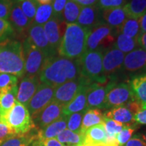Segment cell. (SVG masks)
<instances>
[{"label": "cell", "instance_id": "e575fe53", "mask_svg": "<svg viewBox=\"0 0 146 146\" xmlns=\"http://www.w3.org/2000/svg\"><path fill=\"white\" fill-rule=\"evenodd\" d=\"M137 125L135 123L133 125H125L122 129V131L118 133L116 136V140H117L119 146H124L128 141L131 139L133 133L137 129Z\"/></svg>", "mask_w": 146, "mask_h": 146}, {"label": "cell", "instance_id": "d4e9b609", "mask_svg": "<svg viewBox=\"0 0 146 146\" xmlns=\"http://www.w3.org/2000/svg\"><path fill=\"white\" fill-rule=\"evenodd\" d=\"M130 85L136 99L141 106L142 110H146V73L134 76Z\"/></svg>", "mask_w": 146, "mask_h": 146}, {"label": "cell", "instance_id": "52a82bcc", "mask_svg": "<svg viewBox=\"0 0 146 146\" xmlns=\"http://www.w3.org/2000/svg\"><path fill=\"white\" fill-rule=\"evenodd\" d=\"M22 43L25 61V75H39L47 58L27 36Z\"/></svg>", "mask_w": 146, "mask_h": 146}, {"label": "cell", "instance_id": "7dc6e473", "mask_svg": "<svg viewBox=\"0 0 146 146\" xmlns=\"http://www.w3.org/2000/svg\"><path fill=\"white\" fill-rule=\"evenodd\" d=\"M43 146H65L64 144L58 141L56 138L48 139L41 141Z\"/></svg>", "mask_w": 146, "mask_h": 146}, {"label": "cell", "instance_id": "ee69618b", "mask_svg": "<svg viewBox=\"0 0 146 146\" xmlns=\"http://www.w3.org/2000/svg\"><path fill=\"white\" fill-rule=\"evenodd\" d=\"M67 1L68 0H54L52 3L53 16L63 19V10Z\"/></svg>", "mask_w": 146, "mask_h": 146}, {"label": "cell", "instance_id": "f6af8a7d", "mask_svg": "<svg viewBox=\"0 0 146 146\" xmlns=\"http://www.w3.org/2000/svg\"><path fill=\"white\" fill-rule=\"evenodd\" d=\"M124 146H146V142L139 136L135 135Z\"/></svg>", "mask_w": 146, "mask_h": 146}, {"label": "cell", "instance_id": "680465c9", "mask_svg": "<svg viewBox=\"0 0 146 146\" xmlns=\"http://www.w3.org/2000/svg\"><path fill=\"white\" fill-rule=\"evenodd\" d=\"M65 146H74V145H65Z\"/></svg>", "mask_w": 146, "mask_h": 146}, {"label": "cell", "instance_id": "db71d44e", "mask_svg": "<svg viewBox=\"0 0 146 146\" xmlns=\"http://www.w3.org/2000/svg\"><path fill=\"white\" fill-rule=\"evenodd\" d=\"M137 136L141 138L143 140V141H145L146 142V131H145V133H140V134L137 135Z\"/></svg>", "mask_w": 146, "mask_h": 146}, {"label": "cell", "instance_id": "f35d334b", "mask_svg": "<svg viewBox=\"0 0 146 146\" xmlns=\"http://www.w3.org/2000/svg\"><path fill=\"white\" fill-rule=\"evenodd\" d=\"M18 77L13 74L0 72V91L8 90L18 86Z\"/></svg>", "mask_w": 146, "mask_h": 146}, {"label": "cell", "instance_id": "ba28073f", "mask_svg": "<svg viewBox=\"0 0 146 146\" xmlns=\"http://www.w3.org/2000/svg\"><path fill=\"white\" fill-rule=\"evenodd\" d=\"M92 83L87 78L80 76L76 79L67 81L55 88L54 100L64 107L72 101L85 85Z\"/></svg>", "mask_w": 146, "mask_h": 146}, {"label": "cell", "instance_id": "f5cc1de1", "mask_svg": "<svg viewBox=\"0 0 146 146\" xmlns=\"http://www.w3.org/2000/svg\"><path fill=\"white\" fill-rule=\"evenodd\" d=\"M31 146H43V145H42L41 141H39V140H37V139H35L33 142Z\"/></svg>", "mask_w": 146, "mask_h": 146}, {"label": "cell", "instance_id": "7bdbcfd3", "mask_svg": "<svg viewBox=\"0 0 146 146\" xmlns=\"http://www.w3.org/2000/svg\"><path fill=\"white\" fill-rule=\"evenodd\" d=\"M14 135H16V134L10 127L6 124L0 122V144Z\"/></svg>", "mask_w": 146, "mask_h": 146}, {"label": "cell", "instance_id": "bcb514c9", "mask_svg": "<svg viewBox=\"0 0 146 146\" xmlns=\"http://www.w3.org/2000/svg\"><path fill=\"white\" fill-rule=\"evenodd\" d=\"M134 120L137 124L146 125V110H141L135 114Z\"/></svg>", "mask_w": 146, "mask_h": 146}, {"label": "cell", "instance_id": "ac0fdd59", "mask_svg": "<svg viewBox=\"0 0 146 146\" xmlns=\"http://www.w3.org/2000/svg\"><path fill=\"white\" fill-rule=\"evenodd\" d=\"M8 20L15 33L20 35H26L27 30L32 23L23 13L18 2L14 3Z\"/></svg>", "mask_w": 146, "mask_h": 146}, {"label": "cell", "instance_id": "f907efd6", "mask_svg": "<svg viewBox=\"0 0 146 146\" xmlns=\"http://www.w3.org/2000/svg\"><path fill=\"white\" fill-rule=\"evenodd\" d=\"M141 33H146V13L139 19Z\"/></svg>", "mask_w": 146, "mask_h": 146}, {"label": "cell", "instance_id": "603a6c76", "mask_svg": "<svg viewBox=\"0 0 146 146\" xmlns=\"http://www.w3.org/2000/svg\"><path fill=\"white\" fill-rule=\"evenodd\" d=\"M127 16L123 7L102 10V18L107 25L116 29L119 33V29L127 19Z\"/></svg>", "mask_w": 146, "mask_h": 146}, {"label": "cell", "instance_id": "1f68e13d", "mask_svg": "<svg viewBox=\"0 0 146 146\" xmlns=\"http://www.w3.org/2000/svg\"><path fill=\"white\" fill-rule=\"evenodd\" d=\"M32 131L27 134L16 135L12 137L0 144V146H29L36 138V134Z\"/></svg>", "mask_w": 146, "mask_h": 146}, {"label": "cell", "instance_id": "484cf974", "mask_svg": "<svg viewBox=\"0 0 146 146\" xmlns=\"http://www.w3.org/2000/svg\"><path fill=\"white\" fill-rule=\"evenodd\" d=\"M18 87L16 86L8 90L0 91V120L15 104Z\"/></svg>", "mask_w": 146, "mask_h": 146}, {"label": "cell", "instance_id": "9a60e30c", "mask_svg": "<svg viewBox=\"0 0 146 146\" xmlns=\"http://www.w3.org/2000/svg\"><path fill=\"white\" fill-rule=\"evenodd\" d=\"M125 56L123 52L114 47L106 48L102 60L104 72L106 75L110 76L121 70Z\"/></svg>", "mask_w": 146, "mask_h": 146}, {"label": "cell", "instance_id": "c3c4849f", "mask_svg": "<svg viewBox=\"0 0 146 146\" xmlns=\"http://www.w3.org/2000/svg\"><path fill=\"white\" fill-rule=\"evenodd\" d=\"M73 1H75L82 7H85L96 5L98 0H73Z\"/></svg>", "mask_w": 146, "mask_h": 146}, {"label": "cell", "instance_id": "6da1fadb", "mask_svg": "<svg viewBox=\"0 0 146 146\" xmlns=\"http://www.w3.org/2000/svg\"><path fill=\"white\" fill-rule=\"evenodd\" d=\"M41 83L54 88L66 82L80 76L77 60H71L62 56L47 58L39 73Z\"/></svg>", "mask_w": 146, "mask_h": 146}, {"label": "cell", "instance_id": "83f0119b", "mask_svg": "<svg viewBox=\"0 0 146 146\" xmlns=\"http://www.w3.org/2000/svg\"><path fill=\"white\" fill-rule=\"evenodd\" d=\"M123 9L128 18L139 19L146 13V0H131Z\"/></svg>", "mask_w": 146, "mask_h": 146}, {"label": "cell", "instance_id": "11a10c76", "mask_svg": "<svg viewBox=\"0 0 146 146\" xmlns=\"http://www.w3.org/2000/svg\"><path fill=\"white\" fill-rule=\"evenodd\" d=\"M14 1H16V2H21V1H23L24 0H14Z\"/></svg>", "mask_w": 146, "mask_h": 146}, {"label": "cell", "instance_id": "f546056e", "mask_svg": "<svg viewBox=\"0 0 146 146\" xmlns=\"http://www.w3.org/2000/svg\"><path fill=\"white\" fill-rule=\"evenodd\" d=\"M83 7L73 0H68L64 8L62 18L66 24L75 23Z\"/></svg>", "mask_w": 146, "mask_h": 146}, {"label": "cell", "instance_id": "816d5d0a", "mask_svg": "<svg viewBox=\"0 0 146 146\" xmlns=\"http://www.w3.org/2000/svg\"><path fill=\"white\" fill-rule=\"evenodd\" d=\"M36 1H37V2L39 3V5H43L52 3L54 2V0H36Z\"/></svg>", "mask_w": 146, "mask_h": 146}, {"label": "cell", "instance_id": "8d00e7d4", "mask_svg": "<svg viewBox=\"0 0 146 146\" xmlns=\"http://www.w3.org/2000/svg\"><path fill=\"white\" fill-rule=\"evenodd\" d=\"M18 3L23 13L33 23L35 16L36 9L39 5L37 1L36 0H24Z\"/></svg>", "mask_w": 146, "mask_h": 146}, {"label": "cell", "instance_id": "4dcf8cb0", "mask_svg": "<svg viewBox=\"0 0 146 146\" xmlns=\"http://www.w3.org/2000/svg\"><path fill=\"white\" fill-rule=\"evenodd\" d=\"M138 45L137 39H133L125 35L119 33L116 41L113 43L112 47L121 51L124 54H129L137 49Z\"/></svg>", "mask_w": 146, "mask_h": 146}, {"label": "cell", "instance_id": "cb8c5ba5", "mask_svg": "<svg viewBox=\"0 0 146 146\" xmlns=\"http://www.w3.org/2000/svg\"><path fill=\"white\" fill-rule=\"evenodd\" d=\"M104 116L123 125H133L136 123L134 120V114L125 106L113 108L105 113Z\"/></svg>", "mask_w": 146, "mask_h": 146}, {"label": "cell", "instance_id": "277c9868", "mask_svg": "<svg viewBox=\"0 0 146 146\" xmlns=\"http://www.w3.org/2000/svg\"><path fill=\"white\" fill-rule=\"evenodd\" d=\"M106 48L98 47L94 51L86 52L77 59L80 76L87 78L91 83H106L109 79L104 72L103 55Z\"/></svg>", "mask_w": 146, "mask_h": 146}, {"label": "cell", "instance_id": "ab89813d", "mask_svg": "<svg viewBox=\"0 0 146 146\" xmlns=\"http://www.w3.org/2000/svg\"><path fill=\"white\" fill-rule=\"evenodd\" d=\"M14 34V29L9 21L0 18V42L11 39Z\"/></svg>", "mask_w": 146, "mask_h": 146}, {"label": "cell", "instance_id": "9c48e42d", "mask_svg": "<svg viewBox=\"0 0 146 146\" xmlns=\"http://www.w3.org/2000/svg\"><path fill=\"white\" fill-rule=\"evenodd\" d=\"M135 100L137 99L130 84L116 83L108 92L106 99V109L125 106Z\"/></svg>", "mask_w": 146, "mask_h": 146}, {"label": "cell", "instance_id": "4fadbf2b", "mask_svg": "<svg viewBox=\"0 0 146 146\" xmlns=\"http://www.w3.org/2000/svg\"><path fill=\"white\" fill-rule=\"evenodd\" d=\"M66 27L67 24L64 21L62 18L54 16L43 25L45 33L49 43L52 48L57 52Z\"/></svg>", "mask_w": 146, "mask_h": 146}, {"label": "cell", "instance_id": "5b68a950", "mask_svg": "<svg viewBox=\"0 0 146 146\" xmlns=\"http://www.w3.org/2000/svg\"><path fill=\"white\" fill-rule=\"evenodd\" d=\"M0 122L6 124L16 135L27 134L36 129L27 108L17 101Z\"/></svg>", "mask_w": 146, "mask_h": 146}, {"label": "cell", "instance_id": "30bf717a", "mask_svg": "<svg viewBox=\"0 0 146 146\" xmlns=\"http://www.w3.org/2000/svg\"><path fill=\"white\" fill-rule=\"evenodd\" d=\"M115 84L114 78H111L106 86L100 83H91L87 91V109H106L107 94Z\"/></svg>", "mask_w": 146, "mask_h": 146}, {"label": "cell", "instance_id": "6f0895ef", "mask_svg": "<svg viewBox=\"0 0 146 146\" xmlns=\"http://www.w3.org/2000/svg\"><path fill=\"white\" fill-rule=\"evenodd\" d=\"M98 146H105V145H98Z\"/></svg>", "mask_w": 146, "mask_h": 146}, {"label": "cell", "instance_id": "d590c367", "mask_svg": "<svg viewBox=\"0 0 146 146\" xmlns=\"http://www.w3.org/2000/svg\"><path fill=\"white\" fill-rule=\"evenodd\" d=\"M87 110L82 112L73 113L68 116V123H67V129L75 133H81L82 120L84 114Z\"/></svg>", "mask_w": 146, "mask_h": 146}, {"label": "cell", "instance_id": "d6a6232c", "mask_svg": "<svg viewBox=\"0 0 146 146\" xmlns=\"http://www.w3.org/2000/svg\"><path fill=\"white\" fill-rule=\"evenodd\" d=\"M119 33L125 35L133 39H137L139 35L141 33L139 20L127 18L119 29Z\"/></svg>", "mask_w": 146, "mask_h": 146}, {"label": "cell", "instance_id": "8fae6325", "mask_svg": "<svg viewBox=\"0 0 146 146\" xmlns=\"http://www.w3.org/2000/svg\"><path fill=\"white\" fill-rule=\"evenodd\" d=\"M54 87L41 83L35 94L27 106L31 117L37 114L54 100Z\"/></svg>", "mask_w": 146, "mask_h": 146}, {"label": "cell", "instance_id": "f1b7e54d", "mask_svg": "<svg viewBox=\"0 0 146 146\" xmlns=\"http://www.w3.org/2000/svg\"><path fill=\"white\" fill-rule=\"evenodd\" d=\"M58 141L64 145L81 146L85 143L84 135L80 133H75L66 129L56 137Z\"/></svg>", "mask_w": 146, "mask_h": 146}, {"label": "cell", "instance_id": "b9f144b4", "mask_svg": "<svg viewBox=\"0 0 146 146\" xmlns=\"http://www.w3.org/2000/svg\"><path fill=\"white\" fill-rule=\"evenodd\" d=\"M16 1L14 0H0V18L8 21L12 6Z\"/></svg>", "mask_w": 146, "mask_h": 146}, {"label": "cell", "instance_id": "7402d4cb", "mask_svg": "<svg viewBox=\"0 0 146 146\" xmlns=\"http://www.w3.org/2000/svg\"><path fill=\"white\" fill-rule=\"evenodd\" d=\"M89 85L82 87L75 98L63 108L64 114L70 116L73 113L87 110V91Z\"/></svg>", "mask_w": 146, "mask_h": 146}, {"label": "cell", "instance_id": "60d3db41", "mask_svg": "<svg viewBox=\"0 0 146 146\" xmlns=\"http://www.w3.org/2000/svg\"><path fill=\"white\" fill-rule=\"evenodd\" d=\"M125 3V0H98L96 5L101 10H104L122 7Z\"/></svg>", "mask_w": 146, "mask_h": 146}, {"label": "cell", "instance_id": "681fc988", "mask_svg": "<svg viewBox=\"0 0 146 146\" xmlns=\"http://www.w3.org/2000/svg\"><path fill=\"white\" fill-rule=\"evenodd\" d=\"M139 45L146 52V33H141L137 38Z\"/></svg>", "mask_w": 146, "mask_h": 146}, {"label": "cell", "instance_id": "44dd1931", "mask_svg": "<svg viewBox=\"0 0 146 146\" xmlns=\"http://www.w3.org/2000/svg\"><path fill=\"white\" fill-rule=\"evenodd\" d=\"M85 144L92 146L105 145L107 142L108 135L103 124L90 127L84 133Z\"/></svg>", "mask_w": 146, "mask_h": 146}, {"label": "cell", "instance_id": "d6986e66", "mask_svg": "<svg viewBox=\"0 0 146 146\" xmlns=\"http://www.w3.org/2000/svg\"><path fill=\"white\" fill-rule=\"evenodd\" d=\"M146 68V52L143 49H135L126 55L122 70L136 72Z\"/></svg>", "mask_w": 146, "mask_h": 146}, {"label": "cell", "instance_id": "7a4b0ae2", "mask_svg": "<svg viewBox=\"0 0 146 146\" xmlns=\"http://www.w3.org/2000/svg\"><path fill=\"white\" fill-rule=\"evenodd\" d=\"M91 29L77 23L67 24L65 33L60 43L58 54L62 57L77 60L86 52L87 41Z\"/></svg>", "mask_w": 146, "mask_h": 146}, {"label": "cell", "instance_id": "5bb4252c", "mask_svg": "<svg viewBox=\"0 0 146 146\" xmlns=\"http://www.w3.org/2000/svg\"><path fill=\"white\" fill-rule=\"evenodd\" d=\"M63 108L64 106L53 100L37 114L32 117L36 129H42L60 118L63 115Z\"/></svg>", "mask_w": 146, "mask_h": 146}, {"label": "cell", "instance_id": "836d02e7", "mask_svg": "<svg viewBox=\"0 0 146 146\" xmlns=\"http://www.w3.org/2000/svg\"><path fill=\"white\" fill-rule=\"evenodd\" d=\"M53 16L52 3L50 4L39 5L36 9L33 23L36 25L43 26L47 22H48Z\"/></svg>", "mask_w": 146, "mask_h": 146}, {"label": "cell", "instance_id": "8992f818", "mask_svg": "<svg viewBox=\"0 0 146 146\" xmlns=\"http://www.w3.org/2000/svg\"><path fill=\"white\" fill-rule=\"evenodd\" d=\"M118 30L112 28L105 22L99 24L91 30L87 41L86 52L94 51L98 47H110L115 41Z\"/></svg>", "mask_w": 146, "mask_h": 146}, {"label": "cell", "instance_id": "9f6ffc18", "mask_svg": "<svg viewBox=\"0 0 146 146\" xmlns=\"http://www.w3.org/2000/svg\"><path fill=\"white\" fill-rule=\"evenodd\" d=\"M81 146H92V145H88V144L84 143L83 145H81Z\"/></svg>", "mask_w": 146, "mask_h": 146}, {"label": "cell", "instance_id": "e0dca14e", "mask_svg": "<svg viewBox=\"0 0 146 146\" xmlns=\"http://www.w3.org/2000/svg\"><path fill=\"white\" fill-rule=\"evenodd\" d=\"M76 22L80 26L91 30L94 27L104 22L102 18V10L96 5L83 7Z\"/></svg>", "mask_w": 146, "mask_h": 146}, {"label": "cell", "instance_id": "2e32d148", "mask_svg": "<svg viewBox=\"0 0 146 146\" xmlns=\"http://www.w3.org/2000/svg\"><path fill=\"white\" fill-rule=\"evenodd\" d=\"M40 84L41 81L39 75L24 76L18 87L16 101L27 107Z\"/></svg>", "mask_w": 146, "mask_h": 146}, {"label": "cell", "instance_id": "3957f363", "mask_svg": "<svg viewBox=\"0 0 146 146\" xmlns=\"http://www.w3.org/2000/svg\"><path fill=\"white\" fill-rule=\"evenodd\" d=\"M0 72L23 78L25 75V61L23 43L11 38L0 42Z\"/></svg>", "mask_w": 146, "mask_h": 146}, {"label": "cell", "instance_id": "74e56055", "mask_svg": "<svg viewBox=\"0 0 146 146\" xmlns=\"http://www.w3.org/2000/svg\"><path fill=\"white\" fill-rule=\"evenodd\" d=\"M107 135L109 137H116L117 135L122 131L124 127L123 124L118 123L114 120L104 116V121L103 123Z\"/></svg>", "mask_w": 146, "mask_h": 146}, {"label": "cell", "instance_id": "7c38bea8", "mask_svg": "<svg viewBox=\"0 0 146 146\" xmlns=\"http://www.w3.org/2000/svg\"><path fill=\"white\" fill-rule=\"evenodd\" d=\"M27 36L47 58L57 56L58 53L51 46L45 33L43 26L31 23L27 31Z\"/></svg>", "mask_w": 146, "mask_h": 146}, {"label": "cell", "instance_id": "ffe728a7", "mask_svg": "<svg viewBox=\"0 0 146 146\" xmlns=\"http://www.w3.org/2000/svg\"><path fill=\"white\" fill-rule=\"evenodd\" d=\"M68 116L64 114L56 121L47 125L46 127L38 129L36 133V139L39 141L48 139L56 138L58 135L67 128Z\"/></svg>", "mask_w": 146, "mask_h": 146}, {"label": "cell", "instance_id": "4316f807", "mask_svg": "<svg viewBox=\"0 0 146 146\" xmlns=\"http://www.w3.org/2000/svg\"><path fill=\"white\" fill-rule=\"evenodd\" d=\"M104 121V114L100 109H88L83 116L81 133L84 135V133L89 128L100 124H103Z\"/></svg>", "mask_w": 146, "mask_h": 146}]
</instances>
